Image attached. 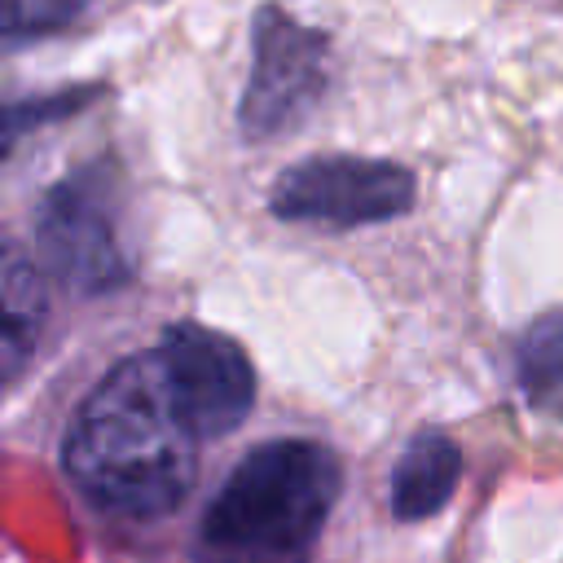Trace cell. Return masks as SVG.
<instances>
[{
    "mask_svg": "<svg viewBox=\"0 0 563 563\" xmlns=\"http://www.w3.org/2000/svg\"><path fill=\"white\" fill-rule=\"evenodd\" d=\"M92 0H4V35L35 40L66 22H75Z\"/></svg>",
    "mask_w": 563,
    "mask_h": 563,
    "instance_id": "30bf717a",
    "label": "cell"
},
{
    "mask_svg": "<svg viewBox=\"0 0 563 563\" xmlns=\"http://www.w3.org/2000/svg\"><path fill=\"white\" fill-rule=\"evenodd\" d=\"M198 440L167 361L154 347L119 361L88 391L66 431L62 462L70 484L97 510L158 519L189 497Z\"/></svg>",
    "mask_w": 563,
    "mask_h": 563,
    "instance_id": "6da1fadb",
    "label": "cell"
},
{
    "mask_svg": "<svg viewBox=\"0 0 563 563\" xmlns=\"http://www.w3.org/2000/svg\"><path fill=\"white\" fill-rule=\"evenodd\" d=\"M462 453L444 431H418L391 466V515L413 523L444 510L457 488Z\"/></svg>",
    "mask_w": 563,
    "mask_h": 563,
    "instance_id": "52a82bcc",
    "label": "cell"
},
{
    "mask_svg": "<svg viewBox=\"0 0 563 563\" xmlns=\"http://www.w3.org/2000/svg\"><path fill=\"white\" fill-rule=\"evenodd\" d=\"M273 216L295 224L356 229L396 220L413 207V176L387 158L321 154L286 167L268 194Z\"/></svg>",
    "mask_w": 563,
    "mask_h": 563,
    "instance_id": "277c9868",
    "label": "cell"
},
{
    "mask_svg": "<svg viewBox=\"0 0 563 563\" xmlns=\"http://www.w3.org/2000/svg\"><path fill=\"white\" fill-rule=\"evenodd\" d=\"M35 242L48 273L75 295H106L132 277L123 246V180L110 158L84 163L62 176L40 211Z\"/></svg>",
    "mask_w": 563,
    "mask_h": 563,
    "instance_id": "3957f363",
    "label": "cell"
},
{
    "mask_svg": "<svg viewBox=\"0 0 563 563\" xmlns=\"http://www.w3.org/2000/svg\"><path fill=\"white\" fill-rule=\"evenodd\" d=\"M158 352H163L167 374L176 383V396H180V405H185V413L202 440L229 435L251 413L255 369L229 334L180 321V325L163 330Z\"/></svg>",
    "mask_w": 563,
    "mask_h": 563,
    "instance_id": "8992f818",
    "label": "cell"
},
{
    "mask_svg": "<svg viewBox=\"0 0 563 563\" xmlns=\"http://www.w3.org/2000/svg\"><path fill=\"white\" fill-rule=\"evenodd\" d=\"M251 79L238 119L251 141H268L299 128V119L317 106L330 75V40L295 22L286 9L264 4L251 31Z\"/></svg>",
    "mask_w": 563,
    "mask_h": 563,
    "instance_id": "5b68a950",
    "label": "cell"
},
{
    "mask_svg": "<svg viewBox=\"0 0 563 563\" xmlns=\"http://www.w3.org/2000/svg\"><path fill=\"white\" fill-rule=\"evenodd\" d=\"M519 387L532 409L563 418V308L537 317L519 339Z\"/></svg>",
    "mask_w": 563,
    "mask_h": 563,
    "instance_id": "ba28073f",
    "label": "cell"
},
{
    "mask_svg": "<svg viewBox=\"0 0 563 563\" xmlns=\"http://www.w3.org/2000/svg\"><path fill=\"white\" fill-rule=\"evenodd\" d=\"M343 471L317 440H268L220 484L194 532V563H312Z\"/></svg>",
    "mask_w": 563,
    "mask_h": 563,
    "instance_id": "7a4b0ae2",
    "label": "cell"
},
{
    "mask_svg": "<svg viewBox=\"0 0 563 563\" xmlns=\"http://www.w3.org/2000/svg\"><path fill=\"white\" fill-rule=\"evenodd\" d=\"M40 317H44V286L35 268L18 251H9V264H4V365L9 369H18L22 352L31 347Z\"/></svg>",
    "mask_w": 563,
    "mask_h": 563,
    "instance_id": "9c48e42d",
    "label": "cell"
}]
</instances>
